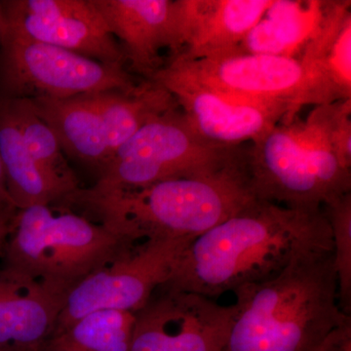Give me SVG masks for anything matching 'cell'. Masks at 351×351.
Masks as SVG:
<instances>
[{"instance_id": "6da1fadb", "label": "cell", "mask_w": 351, "mask_h": 351, "mask_svg": "<svg viewBox=\"0 0 351 351\" xmlns=\"http://www.w3.org/2000/svg\"><path fill=\"white\" fill-rule=\"evenodd\" d=\"M334 249L320 208H295L256 199L189 243L164 285L214 299L265 282L297 258Z\"/></svg>"}, {"instance_id": "7a4b0ae2", "label": "cell", "mask_w": 351, "mask_h": 351, "mask_svg": "<svg viewBox=\"0 0 351 351\" xmlns=\"http://www.w3.org/2000/svg\"><path fill=\"white\" fill-rule=\"evenodd\" d=\"M256 199L247 156L205 177L168 180L133 189L82 188L64 206L80 208L113 232L138 242L195 239Z\"/></svg>"}, {"instance_id": "3957f363", "label": "cell", "mask_w": 351, "mask_h": 351, "mask_svg": "<svg viewBox=\"0 0 351 351\" xmlns=\"http://www.w3.org/2000/svg\"><path fill=\"white\" fill-rule=\"evenodd\" d=\"M223 351H317L348 317L339 304L334 249L302 256L276 278L243 286Z\"/></svg>"}, {"instance_id": "277c9868", "label": "cell", "mask_w": 351, "mask_h": 351, "mask_svg": "<svg viewBox=\"0 0 351 351\" xmlns=\"http://www.w3.org/2000/svg\"><path fill=\"white\" fill-rule=\"evenodd\" d=\"M138 242L66 207L19 210L2 254L4 267L64 295Z\"/></svg>"}, {"instance_id": "5b68a950", "label": "cell", "mask_w": 351, "mask_h": 351, "mask_svg": "<svg viewBox=\"0 0 351 351\" xmlns=\"http://www.w3.org/2000/svg\"><path fill=\"white\" fill-rule=\"evenodd\" d=\"M248 169L256 198L283 206L320 208L351 193V168L311 117L276 125L251 143Z\"/></svg>"}, {"instance_id": "8992f818", "label": "cell", "mask_w": 351, "mask_h": 351, "mask_svg": "<svg viewBox=\"0 0 351 351\" xmlns=\"http://www.w3.org/2000/svg\"><path fill=\"white\" fill-rule=\"evenodd\" d=\"M179 108L154 117L122 145L91 188L133 189L168 180L205 177L248 156L249 145L223 147L201 138Z\"/></svg>"}, {"instance_id": "52a82bcc", "label": "cell", "mask_w": 351, "mask_h": 351, "mask_svg": "<svg viewBox=\"0 0 351 351\" xmlns=\"http://www.w3.org/2000/svg\"><path fill=\"white\" fill-rule=\"evenodd\" d=\"M138 83L122 66H110L4 29L0 40V96L68 99Z\"/></svg>"}, {"instance_id": "ba28073f", "label": "cell", "mask_w": 351, "mask_h": 351, "mask_svg": "<svg viewBox=\"0 0 351 351\" xmlns=\"http://www.w3.org/2000/svg\"><path fill=\"white\" fill-rule=\"evenodd\" d=\"M193 240H143L83 279L66 295L53 338L93 311L142 308L169 281Z\"/></svg>"}, {"instance_id": "9c48e42d", "label": "cell", "mask_w": 351, "mask_h": 351, "mask_svg": "<svg viewBox=\"0 0 351 351\" xmlns=\"http://www.w3.org/2000/svg\"><path fill=\"white\" fill-rule=\"evenodd\" d=\"M234 307L162 285L135 313L130 351H223Z\"/></svg>"}, {"instance_id": "30bf717a", "label": "cell", "mask_w": 351, "mask_h": 351, "mask_svg": "<svg viewBox=\"0 0 351 351\" xmlns=\"http://www.w3.org/2000/svg\"><path fill=\"white\" fill-rule=\"evenodd\" d=\"M152 82L177 101L195 133L207 142L237 147L263 137L285 119L288 101H257L221 93L165 64Z\"/></svg>"}, {"instance_id": "8fae6325", "label": "cell", "mask_w": 351, "mask_h": 351, "mask_svg": "<svg viewBox=\"0 0 351 351\" xmlns=\"http://www.w3.org/2000/svg\"><path fill=\"white\" fill-rule=\"evenodd\" d=\"M1 4L10 31L101 64L125 68L121 46L91 0H6Z\"/></svg>"}, {"instance_id": "7c38bea8", "label": "cell", "mask_w": 351, "mask_h": 351, "mask_svg": "<svg viewBox=\"0 0 351 351\" xmlns=\"http://www.w3.org/2000/svg\"><path fill=\"white\" fill-rule=\"evenodd\" d=\"M351 2L326 1L320 24L298 58L301 83L283 124L306 106L351 100Z\"/></svg>"}, {"instance_id": "4fadbf2b", "label": "cell", "mask_w": 351, "mask_h": 351, "mask_svg": "<svg viewBox=\"0 0 351 351\" xmlns=\"http://www.w3.org/2000/svg\"><path fill=\"white\" fill-rule=\"evenodd\" d=\"M167 64L221 93L248 100L288 101L290 107L301 83L299 62L292 58L240 52L201 59L178 55Z\"/></svg>"}, {"instance_id": "5bb4252c", "label": "cell", "mask_w": 351, "mask_h": 351, "mask_svg": "<svg viewBox=\"0 0 351 351\" xmlns=\"http://www.w3.org/2000/svg\"><path fill=\"white\" fill-rule=\"evenodd\" d=\"M108 31L121 40L131 69L152 80L164 66L160 57L169 48L171 57L182 52L179 0H91Z\"/></svg>"}, {"instance_id": "9a60e30c", "label": "cell", "mask_w": 351, "mask_h": 351, "mask_svg": "<svg viewBox=\"0 0 351 351\" xmlns=\"http://www.w3.org/2000/svg\"><path fill=\"white\" fill-rule=\"evenodd\" d=\"M64 295L19 272L0 269V351H43Z\"/></svg>"}, {"instance_id": "2e32d148", "label": "cell", "mask_w": 351, "mask_h": 351, "mask_svg": "<svg viewBox=\"0 0 351 351\" xmlns=\"http://www.w3.org/2000/svg\"><path fill=\"white\" fill-rule=\"evenodd\" d=\"M272 2L179 0L182 49L178 55L201 59L239 52L240 44Z\"/></svg>"}, {"instance_id": "e0dca14e", "label": "cell", "mask_w": 351, "mask_h": 351, "mask_svg": "<svg viewBox=\"0 0 351 351\" xmlns=\"http://www.w3.org/2000/svg\"><path fill=\"white\" fill-rule=\"evenodd\" d=\"M36 114L56 136L63 152L100 174L110 162L100 115L87 95L68 99L31 100Z\"/></svg>"}, {"instance_id": "ac0fdd59", "label": "cell", "mask_w": 351, "mask_h": 351, "mask_svg": "<svg viewBox=\"0 0 351 351\" xmlns=\"http://www.w3.org/2000/svg\"><path fill=\"white\" fill-rule=\"evenodd\" d=\"M87 96L100 115L110 159L147 122L179 108L172 94L152 80H144L131 89L108 90Z\"/></svg>"}, {"instance_id": "d6986e66", "label": "cell", "mask_w": 351, "mask_h": 351, "mask_svg": "<svg viewBox=\"0 0 351 351\" xmlns=\"http://www.w3.org/2000/svg\"><path fill=\"white\" fill-rule=\"evenodd\" d=\"M325 2L274 0L239 52L297 59L320 24Z\"/></svg>"}, {"instance_id": "ffe728a7", "label": "cell", "mask_w": 351, "mask_h": 351, "mask_svg": "<svg viewBox=\"0 0 351 351\" xmlns=\"http://www.w3.org/2000/svg\"><path fill=\"white\" fill-rule=\"evenodd\" d=\"M0 160L5 177L6 188L18 210L36 205L56 206L52 193L27 147L16 123L8 101L0 96Z\"/></svg>"}, {"instance_id": "44dd1931", "label": "cell", "mask_w": 351, "mask_h": 351, "mask_svg": "<svg viewBox=\"0 0 351 351\" xmlns=\"http://www.w3.org/2000/svg\"><path fill=\"white\" fill-rule=\"evenodd\" d=\"M6 99L29 156L56 196L57 206H62L69 196L82 189L75 171L64 159L56 136L34 112L31 100Z\"/></svg>"}, {"instance_id": "7402d4cb", "label": "cell", "mask_w": 351, "mask_h": 351, "mask_svg": "<svg viewBox=\"0 0 351 351\" xmlns=\"http://www.w3.org/2000/svg\"><path fill=\"white\" fill-rule=\"evenodd\" d=\"M135 313L101 309L83 316L49 343L71 351H130Z\"/></svg>"}, {"instance_id": "603a6c76", "label": "cell", "mask_w": 351, "mask_h": 351, "mask_svg": "<svg viewBox=\"0 0 351 351\" xmlns=\"http://www.w3.org/2000/svg\"><path fill=\"white\" fill-rule=\"evenodd\" d=\"M322 210L331 226L339 307L350 315L351 193L331 198L322 205Z\"/></svg>"}, {"instance_id": "cb8c5ba5", "label": "cell", "mask_w": 351, "mask_h": 351, "mask_svg": "<svg viewBox=\"0 0 351 351\" xmlns=\"http://www.w3.org/2000/svg\"><path fill=\"white\" fill-rule=\"evenodd\" d=\"M317 351H351L350 316L328 335Z\"/></svg>"}, {"instance_id": "d4e9b609", "label": "cell", "mask_w": 351, "mask_h": 351, "mask_svg": "<svg viewBox=\"0 0 351 351\" xmlns=\"http://www.w3.org/2000/svg\"><path fill=\"white\" fill-rule=\"evenodd\" d=\"M18 211L19 210L14 205L7 191L5 177L0 160V215L16 214Z\"/></svg>"}, {"instance_id": "484cf974", "label": "cell", "mask_w": 351, "mask_h": 351, "mask_svg": "<svg viewBox=\"0 0 351 351\" xmlns=\"http://www.w3.org/2000/svg\"><path fill=\"white\" fill-rule=\"evenodd\" d=\"M17 213L0 215V251L1 252L9 235L12 232L14 221H15Z\"/></svg>"}, {"instance_id": "4316f807", "label": "cell", "mask_w": 351, "mask_h": 351, "mask_svg": "<svg viewBox=\"0 0 351 351\" xmlns=\"http://www.w3.org/2000/svg\"><path fill=\"white\" fill-rule=\"evenodd\" d=\"M4 29H5V18H4L3 8L0 1V40L3 36Z\"/></svg>"}, {"instance_id": "83f0119b", "label": "cell", "mask_w": 351, "mask_h": 351, "mask_svg": "<svg viewBox=\"0 0 351 351\" xmlns=\"http://www.w3.org/2000/svg\"><path fill=\"white\" fill-rule=\"evenodd\" d=\"M43 351H71L68 350V348H64L63 346H60L56 345V343H49L48 346H46L45 350Z\"/></svg>"}]
</instances>
